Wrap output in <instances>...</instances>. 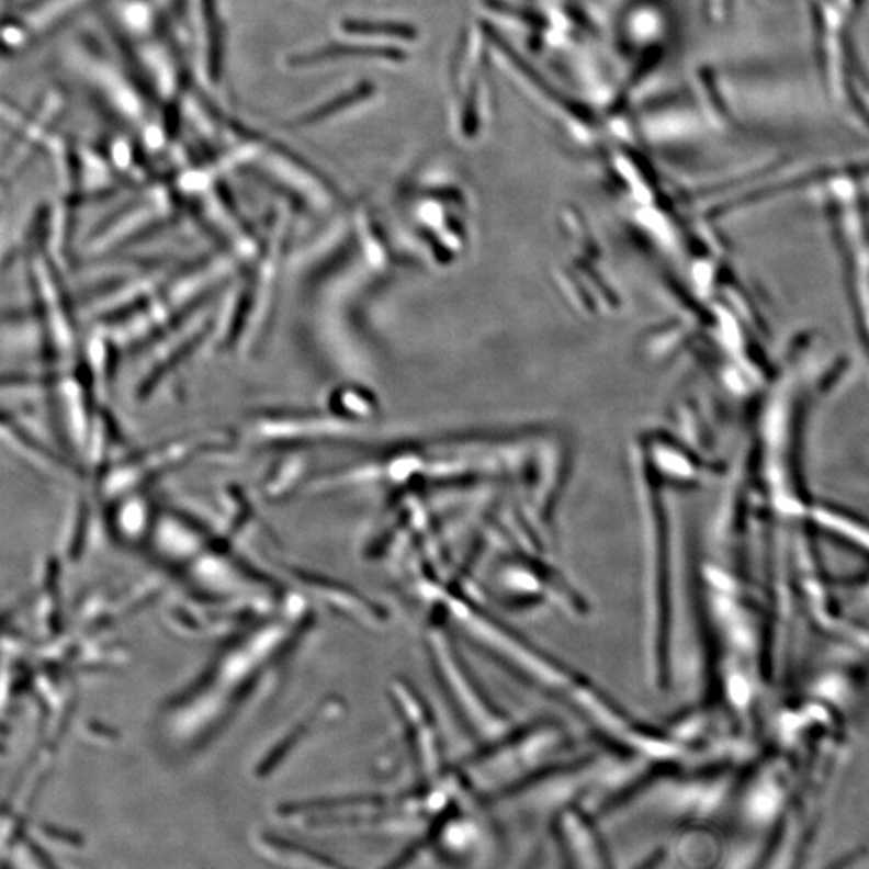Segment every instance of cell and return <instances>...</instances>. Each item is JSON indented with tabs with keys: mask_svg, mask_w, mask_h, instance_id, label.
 Returning <instances> with one entry per match:
<instances>
[{
	"mask_svg": "<svg viewBox=\"0 0 869 869\" xmlns=\"http://www.w3.org/2000/svg\"><path fill=\"white\" fill-rule=\"evenodd\" d=\"M205 16L206 37H208V71L210 79L217 82L223 75L224 44L221 19L216 13L215 0H202Z\"/></svg>",
	"mask_w": 869,
	"mask_h": 869,
	"instance_id": "cell-1",
	"label": "cell"
}]
</instances>
